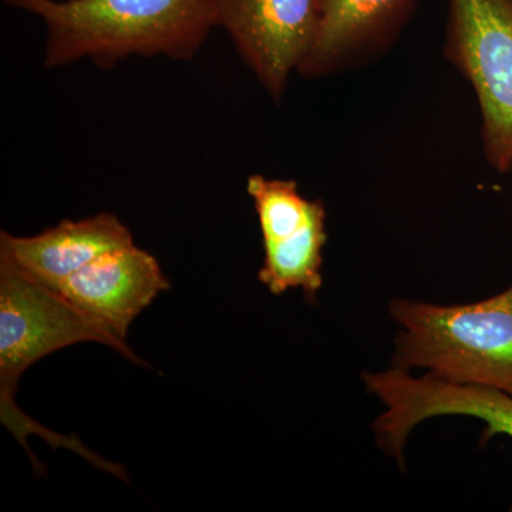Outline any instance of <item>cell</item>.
<instances>
[{
    "label": "cell",
    "mask_w": 512,
    "mask_h": 512,
    "mask_svg": "<svg viewBox=\"0 0 512 512\" xmlns=\"http://www.w3.org/2000/svg\"><path fill=\"white\" fill-rule=\"evenodd\" d=\"M461 409L466 416L476 417L487 424L481 436V446L495 434H508L512 439V394L493 387H471L464 394Z\"/></svg>",
    "instance_id": "cell-11"
},
{
    "label": "cell",
    "mask_w": 512,
    "mask_h": 512,
    "mask_svg": "<svg viewBox=\"0 0 512 512\" xmlns=\"http://www.w3.org/2000/svg\"><path fill=\"white\" fill-rule=\"evenodd\" d=\"M242 62L276 103L305 62L319 26L318 0H214Z\"/></svg>",
    "instance_id": "cell-5"
},
{
    "label": "cell",
    "mask_w": 512,
    "mask_h": 512,
    "mask_svg": "<svg viewBox=\"0 0 512 512\" xmlns=\"http://www.w3.org/2000/svg\"><path fill=\"white\" fill-rule=\"evenodd\" d=\"M444 55L470 83L485 160L512 170V0H447Z\"/></svg>",
    "instance_id": "cell-4"
},
{
    "label": "cell",
    "mask_w": 512,
    "mask_h": 512,
    "mask_svg": "<svg viewBox=\"0 0 512 512\" xmlns=\"http://www.w3.org/2000/svg\"><path fill=\"white\" fill-rule=\"evenodd\" d=\"M46 26L49 69L92 60L110 69L130 56L191 60L218 26L214 0H3Z\"/></svg>",
    "instance_id": "cell-1"
},
{
    "label": "cell",
    "mask_w": 512,
    "mask_h": 512,
    "mask_svg": "<svg viewBox=\"0 0 512 512\" xmlns=\"http://www.w3.org/2000/svg\"><path fill=\"white\" fill-rule=\"evenodd\" d=\"M82 342L101 343L117 350L127 360L146 366L126 340L117 338L99 320L56 289L33 281L0 259V420L32 458L37 474L45 473V468L30 451V434L43 437L53 448L74 451L106 473L119 470V464L104 460L79 439L40 426L15 403L20 376L30 366L57 350Z\"/></svg>",
    "instance_id": "cell-2"
},
{
    "label": "cell",
    "mask_w": 512,
    "mask_h": 512,
    "mask_svg": "<svg viewBox=\"0 0 512 512\" xmlns=\"http://www.w3.org/2000/svg\"><path fill=\"white\" fill-rule=\"evenodd\" d=\"M419 0H318L315 43L298 73L336 76L365 66L394 45Z\"/></svg>",
    "instance_id": "cell-6"
},
{
    "label": "cell",
    "mask_w": 512,
    "mask_h": 512,
    "mask_svg": "<svg viewBox=\"0 0 512 512\" xmlns=\"http://www.w3.org/2000/svg\"><path fill=\"white\" fill-rule=\"evenodd\" d=\"M390 315L400 325L393 366L512 394V286L470 305L396 299Z\"/></svg>",
    "instance_id": "cell-3"
},
{
    "label": "cell",
    "mask_w": 512,
    "mask_h": 512,
    "mask_svg": "<svg viewBox=\"0 0 512 512\" xmlns=\"http://www.w3.org/2000/svg\"><path fill=\"white\" fill-rule=\"evenodd\" d=\"M134 244L130 229L110 212L84 220L60 221L32 237L0 232V259L33 281L59 291L63 282L94 259Z\"/></svg>",
    "instance_id": "cell-8"
},
{
    "label": "cell",
    "mask_w": 512,
    "mask_h": 512,
    "mask_svg": "<svg viewBox=\"0 0 512 512\" xmlns=\"http://www.w3.org/2000/svg\"><path fill=\"white\" fill-rule=\"evenodd\" d=\"M247 192L254 201L262 241L272 242L291 237L326 214L320 200H308L292 180L268 178L254 174L248 178Z\"/></svg>",
    "instance_id": "cell-10"
},
{
    "label": "cell",
    "mask_w": 512,
    "mask_h": 512,
    "mask_svg": "<svg viewBox=\"0 0 512 512\" xmlns=\"http://www.w3.org/2000/svg\"><path fill=\"white\" fill-rule=\"evenodd\" d=\"M170 288L156 256L131 244L94 259L63 282L59 292L126 340L137 316Z\"/></svg>",
    "instance_id": "cell-7"
},
{
    "label": "cell",
    "mask_w": 512,
    "mask_h": 512,
    "mask_svg": "<svg viewBox=\"0 0 512 512\" xmlns=\"http://www.w3.org/2000/svg\"><path fill=\"white\" fill-rule=\"evenodd\" d=\"M328 242L326 214L291 237L264 242V264L258 279L274 295L301 289L309 302H316V293L323 285V248Z\"/></svg>",
    "instance_id": "cell-9"
}]
</instances>
